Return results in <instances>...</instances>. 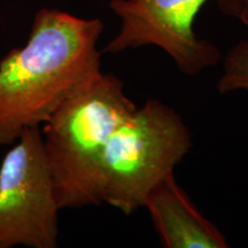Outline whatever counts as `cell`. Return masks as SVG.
Returning a JSON list of instances; mask_svg holds the SVG:
<instances>
[{
	"label": "cell",
	"mask_w": 248,
	"mask_h": 248,
	"mask_svg": "<svg viewBox=\"0 0 248 248\" xmlns=\"http://www.w3.org/2000/svg\"><path fill=\"white\" fill-rule=\"evenodd\" d=\"M104 28L100 18L55 8L37 12L26 44L0 60V146L39 128L101 75Z\"/></svg>",
	"instance_id": "1"
},
{
	"label": "cell",
	"mask_w": 248,
	"mask_h": 248,
	"mask_svg": "<svg viewBox=\"0 0 248 248\" xmlns=\"http://www.w3.org/2000/svg\"><path fill=\"white\" fill-rule=\"evenodd\" d=\"M136 107L122 80L102 73L43 124L44 153L59 208L102 202V156L110 136Z\"/></svg>",
	"instance_id": "2"
},
{
	"label": "cell",
	"mask_w": 248,
	"mask_h": 248,
	"mask_svg": "<svg viewBox=\"0 0 248 248\" xmlns=\"http://www.w3.org/2000/svg\"><path fill=\"white\" fill-rule=\"evenodd\" d=\"M181 116L157 99L136 107L110 136L101 162V199L125 214L144 207L147 194L191 148Z\"/></svg>",
	"instance_id": "3"
},
{
	"label": "cell",
	"mask_w": 248,
	"mask_h": 248,
	"mask_svg": "<svg viewBox=\"0 0 248 248\" xmlns=\"http://www.w3.org/2000/svg\"><path fill=\"white\" fill-rule=\"evenodd\" d=\"M59 210L42 130L28 129L0 166V248H55Z\"/></svg>",
	"instance_id": "4"
},
{
	"label": "cell",
	"mask_w": 248,
	"mask_h": 248,
	"mask_svg": "<svg viewBox=\"0 0 248 248\" xmlns=\"http://www.w3.org/2000/svg\"><path fill=\"white\" fill-rule=\"evenodd\" d=\"M209 0H110L120 29L104 52L156 46L185 75H198L216 66L221 52L194 31L198 13ZM223 13L233 16L240 0H216Z\"/></svg>",
	"instance_id": "5"
},
{
	"label": "cell",
	"mask_w": 248,
	"mask_h": 248,
	"mask_svg": "<svg viewBox=\"0 0 248 248\" xmlns=\"http://www.w3.org/2000/svg\"><path fill=\"white\" fill-rule=\"evenodd\" d=\"M155 229L167 248H226L225 235L183 190L171 172L161 179L145 199Z\"/></svg>",
	"instance_id": "6"
},
{
	"label": "cell",
	"mask_w": 248,
	"mask_h": 248,
	"mask_svg": "<svg viewBox=\"0 0 248 248\" xmlns=\"http://www.w3.org/2000/svg\"><path fill=\"white\" fill-rule=\"evenodd\" d=\"M217 90L222 94L248 91V39L239 40L225 55Z\"/></svg>",
	"instance_id": "7"
},
{
	"label": "cell",
	"mask_w": 248,
	"mask_h": 248,
	"mask_svg": "<svg viewBox=\"0 0 248 248\" xmlns=\"http://www.w3.org/2000/svg\"><path fill=\"white\" fill-rule=\"evenodd\" d=\"M233 16L237 17L244 26L248 27V0H240Z\"/></svg>",
	"instance_id": "8"
}]
</instances>
